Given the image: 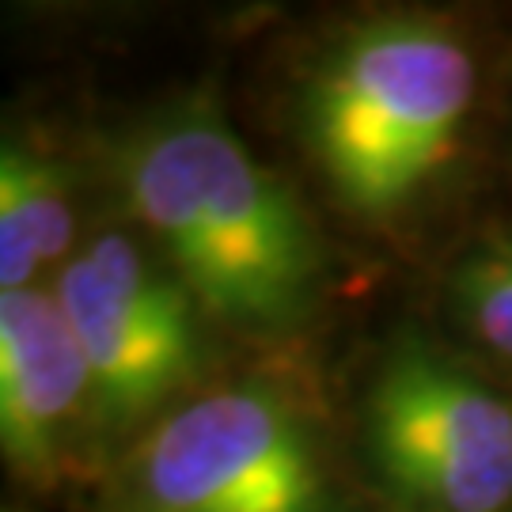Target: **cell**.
Returning <instances> with one entry per match:
<instances>
[{
    "mask_svg": "<svg viewBox=\"0 0 512 512\" xmlns=\"http://www.w3.org/2000/svg\"><path fill=\"white\" fill-rule=\"evenodd\" d=\"M114 175L152 255L205 315L247 334L304 323L323 277L315 228L209 99L194 95L126 133Z\"/></svg>",
    "mask_w": 512,
    "mask_h": 512,
    "instance_id": "obj_1",
    "label": "cell"
},
{
    "mask_svg": "<svg viewBox=\"0 0 512 512\" xmlns=\"http://www.w3.org/2000/svg\"><path fill=\"white\" fill-rule=\"evenodd\" d=\"M478 99L467 42L425 16L361 23L304 84V137L338 202L387 220L452 164Z\"/></svg>",
    "mask_w": 512,
    "mask_h": 512,
    "instance_id": "obj_2",
    "label": "cell"
},
{
    "mask_svg": "<svg viewBox=\"0 0 512 512\" xmlns=\"http://www.w3.org/2000/svg\"><path fill=\"white\" fill-rule=\"evenodd\" d=\"M129 512H330L308 421L262 384L205 391L156 421L126 467Z\"/></svg>",
    "mask_w": 512,
    "mask_h": 512,
    "instance_id": "obj_3",
    "label": "cell"
},
{
    "mask_svg": "<svg viewBox=\"0 0 512 512\" xmlns=\"http://www.w3.org/2000/svg\"><path fill=\"white\" fill-rule=\"evenodd\" d=\"M372 471L414 512L512 509V399L406 338L365 395Z\"/></svg>",
    "mask_w": 512,
    "mask_h": 512,
    "instance_id": "obj_4",
    "label": "cell"
},
{
    "mask_svg": "<svg viewBox=\"0 0 512 512\" xmlns=\"http://www.w3.org/2000/svg\"><path fill=\"white\" fill-rule=\"evenodd\" d=\"M50 293L84 353L103 429L148 421L202 372V308L145 243L99 232L57 270Z\"/></svg>",
    "mask_w": 512,
    "mask_h": 512,
    "instance_id": "obj_5",
    "label": "cell"
},
{
    "mask_svg": "<svg viewBox=\"0 0 512 512\" xmlns=\"http://www.w3.org/2000/svg\"><path fill=\"white\" fill-rule=\"evenodd\" d=\"M92 380L54 293H0V448L19 478L50 482Z\"/></svg>",
    "mask_w": 512,
    "mask_h": 512,
    "instance_id": "obj_6",
    "label": "cell"
},
{
    "mask_svg": "<svg viewBox=\"0 0 512 512\" xmlns=\"http://www.w3.org/2000/svg\"><path fill=\"white\" fill-rule=\"evenodd\" d=\"M73 232V198L61 167L8 137L0 148V289H35L31 281L42 266H65Z\"/></svg>",
    "mask_w": 512,
    "mask_h": 512,
    "instance_id": "obj_7",
    "label": "cell"
},
{
    "mask_svg": "<svg viewBox=\"0 0 512 512\" xmlns=\"http://www.w3.org/2000/svg\"><path fill=\"white\" fill-rule=\"evenodd\" d=\"M448 304L463 330L512 365V228L471 243L448 274Z\"/></svg>",
    "mask_w": 512,
    "mask_h": 512,
    "instance_id": "obj_8",
    "label": "cell"
}]
</instances>
